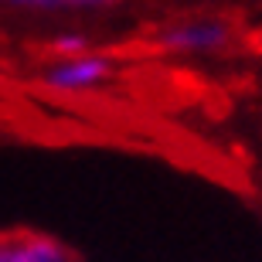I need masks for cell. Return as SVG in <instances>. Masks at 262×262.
I'll return each mask as SVG.
<instances>
[{
  "instance_id": "3",
  "label": "cell",
  "mask_w": 262,
  "mask_h": 262,
  "mask_svg": "<svg viewBox=\"0 0 262 262\" xmlns=\"http://www.w3.org/2000/svg\"><path fill=\"white\" fill-rule=\"evenodd\" d=\"M24 245H28V262H68V249H61L55 238L24 235Z\"/></svg>"
},
{
  "instance_id": "5",
  "label": "cell",
  "mask_w": 262,
  "mask_h": 262,
  "mask_svg": "<svg viewBox=\"0 0 262 262\" xmlns=\"http://www.w3.org/2000/svg\"><path fill=\"white\" fill-rule=\"evenodd\" d=\"M0 262H28L24 235H0Z\"/></svg>"
},
{
  "instance_id": "4",
  "label": "cell",
  "mask_w": 262,
  "mask_h": 262,
  "mask_svg": "<svg viewBox=\"0 0 262 262\" xmlns=\"http://www.w3.org/2000/svg\"><path fill=\"white\" fill-rule=\"evenodd\" d=\"M51 51H55L61 61H65V58H78V55H85V51H89V38H85V34H78V31H68V34H58V38L51 41Z\"/></svg>"
},
{
  "instance_id": "7",
  "label": "cell",
  "mask_w": 262,
  "mask_h": 262,
  "mask_svg": "<svg viewBox=\"0 0 262 262\" xmlns=\"http://www.w3.org/2000/svg\"><path fill=\"white\" fill-rule=\"evenodd\" d=\"M116 0H65V7H109Z\"/></svg>"
},
{
  "instance_id": "1",
  "label": "cell",
  "mask_w": 262,
  "mask_h": 262,
  "mask_svg": "<svg viewBox=\"0 0 262 262\" xmlns=\"http://www.w3.org/2000/svg\"><path fill=\"white\" fill-rule=\"evenodd\" d=\"M109 72H113V61L106 55L85 51L78 58L55 61L45 72V85L55 89V92H85V89H96L102 78H109Z\"/></svg>"
},
{
  "instance_id": "6",
  "label": "cell",
  "mask_w": 262,
  "mask_h": 262,
  "mask_svg": "<svg viewBox=\"0 0 262 262\" xmlns=\"http://www.w3.org/2000/svg\"><path fill=\"white\" fill-rule=\"evenodd\" d=\"M7 7H34V10H51V7H65V0H0Z\"/></svg>"
},
{
  "instance_id": "2",
  "label": "cell",
  "mask_w": 262,
  "mask_h": 262,
  "mask_svg": "<svg viewBox=\"0 0 262 262\" xmlns=\"http://www.w3.org/2000/svg\"><path fill=\"white\" fill-rule=\"evenodd\" d=\"M232 31L225 20L201 17V20H181L174 28L160 31V45L167 51H218L228 45Z\"/></svg>"
}]
</instances>
